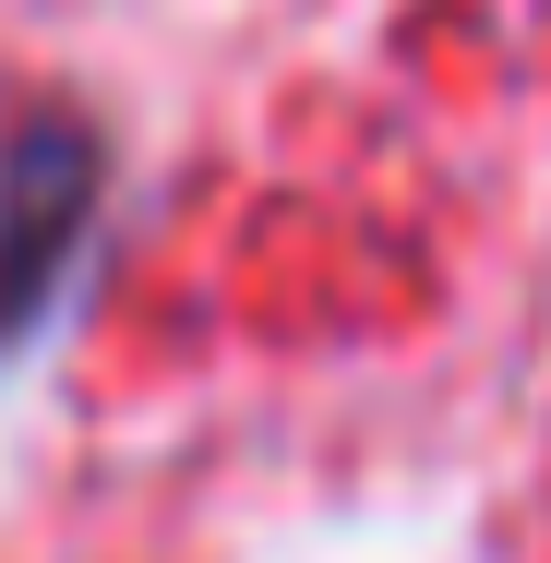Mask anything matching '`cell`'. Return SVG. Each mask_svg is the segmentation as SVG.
Segmentation results:
<instances>
[{
    "instance_id": "6da1fadb",
    "label": "cell",
    "mask_w": 551,
    "mask_h": 563,
    "mask_svg": "<svg viewBox=\"0 0 551 563\" xmlns=\"http://www.w3.org/2000/svg\"><path fill=\"white\" fill-rule=\"evenodd\" d=\"M97 192H109V144L73 109H24L0 132V347H24L60 312L97 240Z\"/></svg>"
}]
</instances>
